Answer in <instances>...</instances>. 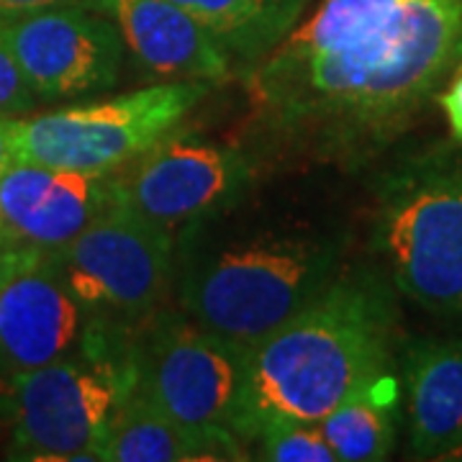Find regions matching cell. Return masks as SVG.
<instances>
[{
    "mask_svg": "<svg viewBox=\"0 0 462 462\" xmlns=\"http://www.w3.org/2000/svg\"><path fill=\"white\" fill-rule=\"evenodd\" d=\"M462 67V0H319L242 69L270 160L357 167L416 126Z\"/></svg>",
    "mask_w": 462,
    "mask_h": 462,
    "instance_id": "1",
    "label": "cell"
},
{
    "mask_svg": "<svg viewBox=\"0 0 462 462\" xmlns=\"http://www.w3.org/2000/svg\"><path fill=\"white\" fill-rule=\"evenodd\" d=\"M398 293L380 270L352 267L249 346L234 434L242 445L270 421H321L367 383L396 370Z\"/></svg>",
    "mask_w": 462,
    "mask_h": 462,
    "instance_id": "2",
    "label": "cell"
},
{
    "mask_svg": "<svg viewBox=\"0 0 462 462\" xmlns=\"http://www.w3.org/2000/svg\"><path fill=\"white\" fill-rule=\"evenodd\" d=\"M339 231L309 221H231V208L175 236L178 309L252 346L311 303L345 267Z\"/></svg>",
    "mask_w": 462,
    "mask_h": 462,
    "instance_id": "3",
    "label": "cell"
},
{
    "mask_svg": "<svg viewBox=\"0 0 462 462\" xmlns=\"http://www.w3.org/2000/svg\"><path fill=\"white\" fill-rule=\"evenodd\" d=\"M136 331L96 324L85 345L57 363L3 383L0 413L11 460L100 462V447L136 393Z\"/></svg>",
    "mask_w": 462,
    "mask_h": 462,
    "instance_id": "4",
    "label": "cell"
},
{
    "mask_svg": "<svg viewBox=\"0 0 462 462\" xmlns=\"http://www.w3.org/2000/svg\"><path fill=\"white\" fill-rule=\"evenodd\" d=\"M370 249L398 296L462 319V144L413 157L383 178Z\"/></svg>",
    "mask_w": 462,
    "mask_h": 462,
    "instance_id": "5",
    "label": "cell"
},
{
    "mask_svg": "<svg viewBox=\"0 0 462 462\" xmlns=\"http://www.w3.org/2000/svg\"><path fill=\"white\" fill-rule=\"evenodd\" d=\"M134 346L136 396L229 460H249V447L234 434L249 346L200 329L180 309L149 316Z\"/></svg>",
    "mask_w": 462,
    "mask_h": 462,
    "instance_id": "6",
    "label": "cell"
},
{
    "mask_svg": "<svg viewBox=\"0 0 462 462\" xmlns=\"http://www.w3.org/2000/svg\"><path fill=\"white\" fill-rule=\"evenodd\" d=\"M208 83L167 80L114 98L51 108L16 121V162L116 172L132 165L208 96Z\"/></svg>",
    "mask_w": 462,
    "mask_h": 462,
    "instance_id": "7",
    "label": "cell"
},
{
    "mask_svg": "<svg viewBox=\"0 0 462 462\" xmlns=\"http://www.w3.org/2000/svg\"><path fill=\"white\" fill-rule=\"evenodd\" d=\"M93 321L136 331L175 285V234L116 206L51 252Z\"/></svg>",
    "mask_w": 462,
    "mask_h": 462,
    "instance_id": "8",
    "label": "cell"
},
{
    "mask_svg": "<svg viewBox=\"0 0 462 462\" xmlns=\"http://www.w3.org/2000/svg\"><path fill=\"white\" fill-rule=\"evenodd\" d=\"M252 182L254 157L247 149L175 129L118 170V206L178 236L236 208Z\"/></svg>",
    "mask_w": 462,
    "mask_h": 462,
    "instance_id": "9",
    "label": "cell"
},
{
    "mask_svg": "<svg viewBox=\"0 0 462 462\" xmlns=\"http://www.w3.org/2000/svg\"><path fill=\"white\" fill-rule=\"evenodd\" d=\"M0 32L39 100H67L114 90L126 44L108 16L57 5L0 21Z\"/></svg>",
    "mask_w": 462,
    "mask_h": 462,
    "instance_id": "10",
    "label": "cell"
},
{
    "mask_svg": "<svg viewBox=\"0 0 462 462\" xmlns=\"http://www.w3.org/2000/svg\"><path fill=\"white\" fill-rule=\"evenodd\" d=\"M96 324L69 291L57 257L44 252L0 291V380L78 352Z\"/></svg>",
    "mask_w": 462,
    "mask_h": 462,
    "instance_id": "11",
    "label": "cell"
},
{
    "mask_svg": "<svg viewBox=\"0 0 462 462\" xmlns=\"http://www.w3.org/2000/svg\"><path fill=\"white\" fill-rule=\"evenodd\" d=\"M118 206V170L80 172L14 162L0 178V214L8 234L42 252L69 245Z\"/></svg>",
    "mask_w": 462,
    "mask_h": 462,
    "instance_id": "12",
    "label": "cell"
},
{
    "mask_svg": "<svg viewBox=\"0 0 462 462\" xmlns=\"http://www.w3.org/2000/svg\"><path fill=\"white\" fill-rule=\"evenodd\" d=\"M121 32L126 51L162 80L218 83L234 75L226 50L172 0H85Z\"/></svg>",
    "mask_w": 462,
    "mask_h": 462,
    "instance_id": "13",
    "label": "cell"
},
{
    "mask_svg": "<svg viewBox=\"0 0 462 462\" xmlns=\"http://www.w3.org/2000/svg\"><path fill=\"white\" fill-rule=\"evenodd\" d=\"M401 370L413 457L442 460L462 452V334L409 342Z\"/></svg>",
    "mask_w": 462,
    "mask_h": 462,
    "instance_id": "14",
    "label": "cell"
},
{
    "mask_svg": "<svg viewBox=\"0 0 462 462\" xmlns=\"http://www.w3.org/2000/svg\"><path fill=\"white\" fill-rule=\"evenodd\" d=\"M203 23L242 69L278 47L314 0H172Z\"/></svg>",
    "mask_w": 462,
    "mask_h": 462,
    "instance_id": "15",
    "label": "cell"
},
{
    "mask_svg": "<svg viewBox=\"0 0 462 462\" xmlns=\"http://www.w3.org/2000/svg\"><path fill=\"white\" fill-rule=\"evenodd\" d=\"M398 409L401 388L391 370L342 401L319 421V427L337 462H378L396 447Z\"/></svg>",
    "mask_w": 462,
    "mask_h": 462,
    "instance_id": "16",
    "label": "cell"
},
{
    "mask_svg": "<svg viewBox=\"0 0 462 462\" xmlns=\"http://www.w3.org/2000/svg\"><path fill=\"white\" fill-rule=\"evenodd\" d=\"M185 460H229L221 449L165 413L152 409L134 393L114 419L108 437L100 447V462H185Z\"/></svg>",
    "mask_w": 462,
    "mask_h": 462,
    "instance_id": "17",
    "label": "cell"
},
{
    "mask_svg": "<svg viewBox=\"0 0 462 462\" xmlns=\"http://www.w3.org/2000/svg\"><path fill=\"white\" fill-rule=\"evenodd\" d=\"M249 447L252 457L267 462H337L319 421H270Z\"/></svg>",
    "mask_w": 462,
    "mask_h": 462,
    "instance_id": "18",
    "label": "cell"
},
{
    "mask_svg": "<svg viewBox=\"0 0 462 462\" xmlns=\"http://www.w3.org/2000/svg\"><path fill=\"white\" fill-rule=\"evenodd\" d=\"M39 96L26 83L21 67L11 47L5 44L3 32H0V114L23 116L36 108Z\"/></svg>",
    "mask_w": 462,
    "mask_h": 462,
    "instance_id": "19",
    "label": "cell"
},
{
    "mask_svg": "<svg viewBox=\"0 0 462 462\" xmlns=\"http://www.w3.org/2000/svg\"><path fill=\"white\" fill-rule=\"evenodd\" d=\"M42 254H44L42 249L29 247L14 236H0V291L11 278H16L21 270L32 267Z\"/></svg>",
    "mask_w": 462,
    "mask_h": 462,
    "instance_id": "20",
    "label": "cell"
},
{
    "mask_svg": "<svg viewBox=\"0 0 462 462\" xmlns=\"http://www.w3.org/2000/svg\"><path fill=\"white\" fill-rule=\"evenodd\" d=\"M434 103L445 114L452 142L462 144V67L447 80V85L439 90V96H437Z\"/></svg>",
    "mask_w": 462,
    "mask_h": 462,
    "instance_id": "21",
    "label": "cell"
},
{
    "mask_svg": "<svg viewBox=\"0 0 462 462\" xmlns=\"http://www.w3.org/2000/svg\"><path fill=\"white\" fill-rule=\"evenodd\" d=\"M75 3H85V0H0V21L44 11V8H57V5H75Z\"/></svg>",
    "mask_w": 462,
    "mask_h": 462,
    "instance_id": "22",
    "label": "cell"
},
{
    "mask_svg": "<svg viewBox=\"0 0 462 462\" xmlns=\"http://www.w3.org/2000/svg\"><path fill=\"white\" fill-rule=\"evenodd\" d=\"M18 116L0 114V178L8 167L16 162L14 154V134H16Z\"/></svg>",
    "mask_w": 462,
    "mask_h": 462,
    "instance_id": "23",
    "label": "cell"
},
{
    "mask_svg": "<svg viewBox=\"0 0 462 462\" xmlns=\"http://www.w3.org/2000/svg\"><path fill=\"white\" fill-rule=\"evenodd\" d=\"M0 236H11L8 229H5V221H3V214H0Z\"/></svg>",
    "mask_w": 462,
    "mask_h": 462,
    "instance_id": "24",
    "label": "cell"
}]
</instances>
